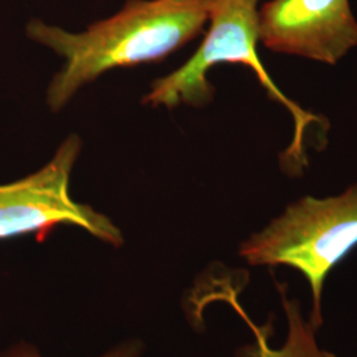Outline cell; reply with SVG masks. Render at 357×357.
Here are the masks:
<instances>
[{"label":"cell","mask_w":357,"mask_h":357,"mask_svg":"<svg viewBox=\"0 0 357 357\" xmlns=\"http://www.w3.org/2000/svg\"><path fill=\"white\" fill-rule=\"evenodd\" d=\"M258 35L270 51L335 65L356 47L357 22L349 0H271Z\"/></svg>","instance_id":"obj_5"},{"label":"cell","mask_w":357,"mask_h":357,"mask_svg":"<svg viewBox=\"0 0 357 357\" xmlns=\"http://www.w3.org/2000/svg\"><path fill=\"white\" fill-rule=\"evenodd\" d=\"M142 347L137 343H128V344L121 345L110 351L102 357H138L141 354ZM0 357H40L38 349L32 345L22 344L16 345L7 352H4Z\"/></svg>","instance_id":"obj_6"},{"label":"cell","mask_w":357,"mask_h":357,"mask_svg":"<svg viewBox=\"0 0 357 357\" xmlns=\"http://www.w3.org/2000/svg\"><path fill=\"white\" fill-rule=\"evenodd\" d=\"M213 0H128L112 17L73 33L32 20L28 38L65 60L47 91L52 112H60L84 85L107 70L156 63L196 38Z\"/></svg>","instance_id":"obj_1"},{"label":"cell","mask_w":357,"mask_h":357,"mask_svg":"<svg viewBox=\"0 0 357 357\" xmlns=\"http://www.w3.org/2000/svg\"><path fill=\"white\" fill-rule=\"evenodd\" d=\"M258 3L259 0H213L209 22L211 26L204 41L191 59L171 75L153 81L150 93L143 103L166 106L172 109L180 103L204 106L212 101L213 86L206 73L218 63H234L249 66L268 96L282 103L294 116L295 135L286 158L291 166L306 165L305 131L307 126L319 122L317 115L303 110L287 98L273 82L257 54L258 35Z\"/></svg>","instance_id":"obj_3"},{"label":"cell","mask_w":357,"mask_h":357,"mask_svg":"<svg viewBox=\"0 0 357 357\" xmlns=\"http://www.w3.org/2000/svg\"><path fill=\"white\" fill-rule=\"evenodd\" d=\"M357 246V184L339 196H306L241 245L250 265H284L305 275L312 294L311 326L321 324V291L332 268Z\"/></svg>","instance_id":"obj_2"},{"label":"cell","mask_w":357,"mask_h":357,"mask_svg":"<svg viewBox=\"0 0 357 357\" xmlns=\"http://www.w3.org/2000/svg\"><path fill=\"white\" fill-rule=\"evenodd\" d=\"M81 147L79 137L72 134L38 172L0 185V240L35 234L44 241L57 227L73 225L116 248L123 243L122 231L109 217L70 196V175Z\"/></svg>","instance_id":"obj_4"}]
</instances>
